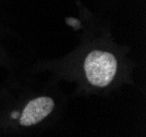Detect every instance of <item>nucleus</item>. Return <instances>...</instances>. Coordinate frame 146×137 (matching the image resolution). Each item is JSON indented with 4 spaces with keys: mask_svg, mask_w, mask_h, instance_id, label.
<instances>
[{
    "mask_svg": "<svg viewBox=\"0 0 146 137\" xmlns=\"http://www.w3.org/2000/svg\"><path fill=\"white\" fill-rule=\"evenodd\" d=\"M54 100L49 97H39L31 100L24 108L20 118V124L23 126H30L39 123L54 109Z\"/></svg>",
    "mask_w": 146,
    "mask_h": 137,
    "instance_id": "2",
    "label": "nucleus"
},
{
    "mask_svg": "<svg viewBox=\"0 0 146 137\" xmlns=\"http://www.w3.org/2000/svg\"><path fill=\"white\" fill-rule=\"evenodd\" d=\"M88 82L97 87H106L113 79L117 72V60L113 54L100 50L92 51L84 63Z\"/></svg>",
    "mask_w": 146,
    "mask_h": 137,
    "instance_id": "1",
    "label": "nucleus"
}]
</instances>
